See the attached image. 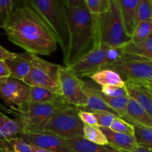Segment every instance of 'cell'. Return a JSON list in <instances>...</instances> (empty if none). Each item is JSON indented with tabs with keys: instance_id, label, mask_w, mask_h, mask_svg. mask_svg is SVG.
Wrapping results in <instances>:
<instances>
[{
	"instance_id": "obj_1",
	"label": "cell",
	"mask_w": 152,
	"mask_h": 152,
	"mask_svg": "<svg viewBox=\"0 0 152 152\" xmlns=\"http://www.w3.org/2000/svg\"><path fill=\"white\" fill-rule=\"evenodd\" d=\"M3 29L8 39L31 54L49 56L58 43L50 28L27 4L13 10Z\"/></svg>"
},
{
	"instance_id": "obj_2",
	"label": "cell",
	"mask_w": 152,
	"mask_h": 152,
	"mask_svg": "<svg viewBox=\"0 0 152 152\" xmlns=\"http://www.w3.org/2000/svg\"><path fill=\"white\" fill-rule=\"evenodd\" d=\"M68 41L63 65L68 68L96 45L95 18L86 4L66 7Z\"/></svg>"
},
{
	"instance_id": "obj_3",
	"label": "cell",
	"mask_w": 152,
	"mask_h": 152,
	"mask_svg": "<svg viewBox=\"0 0 152 152\" xmlns=\"http://www.w3.org/2000/svg\"><path fill=\"white\" fill-rule=\"evenodd\" d=\"M94 16L96 45L105 43L111 47H124L130 42L132 37L126 32L117 0H109L108 10Z\"/></svg>"
},
{
	"instance_id": "obj_4",
	"label": "cell",
	"mask_w": 152,
	"mask_h": 152,
	"mask_svg": "<svg viewBox=\"0 0 152 152\" xmlns=\"http://www.w3.org/2000/svg\"><path fill=\"white\" fill-rule=\"evenodd\" d=\"M48 25L56 38L62 53L68 46V34L66 19V7L63 0H24Z\"/></svg>"
},
{
	"instance_id": "obj_5",
	"label": "cell",
	"mask_w": 152,
	"mask_h": 152,
	"mask_svg": "<svg viewBox=\"0 0 152 152\" xmlns=\"http://www.w3.org/2000/svg\"><path fill=\"white\" fill-rule=\"evenodd\" d=\"M71 107L73 106L69 104L27 102L22 107L12 111L22 124V132H42L45 125L55 114Z\"/></svg>"
},
{
	"instance_id": "obj_6",
	"label": "cell",
	"mask_w": 152,
	"mask_h": 152,
	"mask_svg": "<svg viewBox=\"0 0 152 152\" xmlns=\"http://www.w3.org/2000/svg\"><path fill=\"white\" fill-rule=\"evenodd\" d=\"M60 65L51 63L33 54L31 69L23 82L30 87H41L61 94L59 83ZM62 95V94H61Z\"/></svg>"
},
{
	"instance_id": "obj_7",
	"label": "cell",
	"mask_w": 152,
	"mask_h": 152,
	"mask_svg": "<svg viewBox=\"0 0 152 152\" xmlns=\"http://www.w3.org/2000/svg\"><path fill=\"white\" fill-rule=\"evenodd\" d=\"M84 123L80 120L78 109L71 107L55 114L44 126L42 132H50L65 140L83 137Z\"/></svg>"
},
{
	"instance_id": "obj_8",
	"label": "cell",
	"mask_w": 152,
	"mask_h": 152,
	"mask_svg": "<svg viewBox=\"0 0 152 152\" xmlns=\"http://www.w3.org/2000/svg\"><path fill=\"white\" fill-rule=\"evenodd\" d=\"M105 68L118 73L125 82L152 78V60L137 55L124 53L121 57Z\"/></svg>"
},
{
	"instance_id": "obj_9",
	"label": "cell",
	"mask_w": 152,
	"mask_h": 152,
	"mask_svg": "<svg viewBox=\"0 0 152 152\" xmlns=\"http://www.w3.org/2000/svg\"><path fill=\"white\" fill-rule=\"evenodd\" d=\"M59 83L61 94L68 104L79 108H86L87 97L84 91L85 82L65 66H60Z\"/></svg>"
},
{
	"instance_id": "obj_10",
	"label": "cell",
	"mask_w": 152,
	"mask_h": 152,
	"mask_svg": "<svg viewBox=\"0 0 152 152\" xmlns=\"http://www.w3.org/2000/svg\"><path fill=\"white\" fill-rule=\"evenodd\" d=\"M110 47L105 43L96 45L68 68L80 78L89 77L107 66V52Z\"/></svg>"
},
{
	"instance_id": "obj_11",
	"label": "cell",
	"mask_w": 152,
	"mask_h": 152,
	"mask_svg": "<svg viewBox=\"0 0 152 152\" xmlns=\"http://www.w3.org/2000/svg\"><path fill=\"white\" fill-rule=\"evenodd\" d=\"M30 86L22 80L11 77L0 79V99L11 111L28 102Z\"/></svg>"
},
{
	"instance_id": "obj_12",
	"label": "cell",
	"mask_w": 152,
	"mask_h": 152,
	"mask_svg": "<svg viewBox=\"0 0 152 152\" xmlns=\"http://www.w3.org/2000/svg\"><path fill=\"white\" fill-rule=\"evenodd\" d=\"M17 137L30 145L54 152H75L66 140L47 132H21Z\"/></svg>"
},
{
	"instance_id": "obj_13",
	"label": "cell",
	"mask_w": 152,
	"mask_h": 152,
	"mask_svg": "<svg viewBox=\"0 0 152 152\" xmlns=\"http://www.w3.org/2000/svg\"><path fill=\"white\" fill-rule=\"evenodd\" d=\"M10 71V77L23 81L30 72L33 63V54L30 53H17L16 57L5 61Z\"/></svg>"
},
{
	"instance_id": "obj_14",
	"label": "cell",
	"mask_w": 152,
	"mask_h": 152,
	"mask_svg": "<svg viewBox=\"0 0 152 152\" xmlns=\"http://www.w3.org/2000/svg\"><path fill=\"white\" fill-rule=\"evenodd\" d=\"M99 128L105 134L108 145L115 149L132 151L139 145L134 137L113 132L109 128Z\"/></svg>"
},
{
	"instance_id": "obj_15",
	"label": "cell",
	"mask_w": 152,
	"mask_h": 152,
	"mask_svg": "<svg viewBox=\"0 0 152 152\" xmlns=\"http://www.w3.org/2000/svg\"><path fill=\"white\" fill-rule=\"evenodd\" d=\"M126 114V121L130 124L140 125L152 128V116L132 97H129L128 101Z\"/></svg>"
},
{
	"instance_id": "obj_16",
	"label": "cell",
	"mask_w": 152,
	"mask_h": 152,
	"mask_svg": "<svg viewBox=\"0 0 152 152\" xmlns=\"http://www.w3.org/2000/svg\"><path fill=\"white\" fill-rule=\"evenodd\" d=\"M129 97L137 101L152 116V92L146 88L132 81L125 82Z\"/></svg>"
},
{
	"instance_id": "obj_17",
	"label": "cell",
	"mask_w": 152,
	"mask_h": 152,
	"mask_svg": "<svg viewBox=\"0 0 152 152\" xmlns=\"http://www.w3.org/2000/svg\"><path fill=\"white\" fill-rule=\"evenodd\" d=\"M84 91L86 92V97H87V105L86 108H83L82 109L88 110L91 112L105 111V112L111 113L119 117L118 114L103 100L102 96L99 94V89L94 88V87L88 86L85 82Z\"/></svg>"
},
{
	"instance_id": "obj_18",
	"label": "cell",
	"mask_w": 152,
	"mask_h": 152,
	"mask_svg": "<svg viewBox=\"0 0 152 152\" xmlns=\"http://www.w3.org/2000/svg\"><path fill=\"white\" fill-rule=\"evenodd\" d=\"M28 102L39 103L68 104L63 96L50 90L41 87H30ZM70 105V104H69Z\"/></svg>"
},
{
	"instance_id": "obj_19",
	"label": "cell",
	"mask_w": 152,
	"mask_h": 152,
	"mask_svg": "<svg viewBox=\"0 0 152 152\" xmlns=\"http://www.w3.org/2000/svg\"><path fill=\"white\" fill-rule=\"evenodd\" d=\"M128 35L132 37L134 30L135 15L140 0H117Z\"/></svg>"
},
{
	"instance_id": "obj_20",
	"label": "cell",
	"mask_w": 152,
	"mask_h": 152,
	"mask_svg": "<svg viewBox=\"0 0 152 152\" xmlns=\"http://www.w3.org/2000/svg\"><path fill=\"white\" fill-rule=\"evenodd\" d=\"M91 79L96 84L101 86H112L125 87L124 80L122 79L120 74L109 68H103L91 75Z\"/></svg>"
},
{
	"instance_id": "obj_21",
	"label": "cell",
	"mask_w": 152,
	"mask_h": 152,
	"mask_svg": "<svg viewBox=\"0 0 152 152\" xmlns=\"http://www.w3.org/2000/svg\"><path fill=\"white\" fill-rule=\"evenodd\" d=\"M22 132V124L16 117L10 118L0 111V140L17 137Z\"/></svg>"
},
{
	"instance_id": "obj_22",
	"label": "cell",
	"mask_w": 152,
	"mask_h": 152,
	"mask_svg": "<svg viewBox=\"0 0 152 152\" xmlns=\"http://www.w3.org/2000/svg\"><path fill=\"white\" fill-rule=\"evenodd\" d=\"M75 152H117L115 148L110 145H100L87 140L84 137L67 140Z\"/></svg>"
},
{
	"instance_id": "obj_23",
	"label": "cell",
	"mask_w": 152,
	"mask_h": 152,
	"mask_svg": "<svg viewBox=\"0 0 152 152\" xmlns=\"http://www.w3.org/2000/svg\"><path fill=\"white\" fill-rule=\"evenodd\" d=\"M124 53L137 55L152 60V33L148 38L137 43L132 42L124 46Z\"/></svg>"
},
{
	"instance_id": "obj_24",
	"label": "cell",
	"mask_w": 152,
	"mask_h": 152,
	"mask_svg": "<svg viewBox=\"0 0 152 152\" xmlns=\"http://www.w3.org/2000/svg\"><path fill=\"white\" fill-rule=\"evenodd\" d=\"M0 152H32L31 145L19 137L0 140Z\"/></svg>"
},
{
	"instance_id": "obj_25",
	"label": "cell",
	"mask_w": 152,
	"mask_h": 152,
	"mask_svg": "<svg viewBox=\"0 0 152 152\" xmlns=\"http://www.w3.org/2000/svg\"><path fill=\"white\" fill-rule=\"evenodd\" d=\"M99 94L102 96L103 100L118 114L119 117L126 121V120H127L126 108H127V104L129 96H121V97L108 96L103 94L100 91V90H99Z\"/></svg>"
},
{
	"instance_id": "obj_26",
	"label": "cell",
	"mask_w": 152,
	"mask_h": 152,
	"mask_svg": "<svg viewBox=\"0 0 152 152\" xmlns=\"http://www.w3.org/2000/svg\"><path fill=\"white\" fill-rule=\"evenodd\" d=\"M134 138L139 145L149 148L152 151V128L140 125H133Z\"/></svg>"
},
{
	"instance_id": "obj_27",
	"label": "cell",
	"mask_w": 152,
	"mask_h": 152,
	"mask_svg": "<svg viewBox=\"0 0 152 152\" xmlns=\"http://www.w3.org/2000/svg\"><path fill=\"white\" fill-rule=\"evenodd\" d=\"M83 137L87 140L100 145H108V141L103 132L98 126H89L84 124Z\"/></svg>"
},
{
	"instance_id": "obj_28",
	"label": "cell",
	"mask_w": 152,
	"mask_h": 152,
	"mask_svg": "<svg viewBox=\"0 0 152 152\" xmlns=\"http://www.w3.org/2000/svg\"><path fill=\"white\" fill-rule=\"evenodd\" d=\"M152 33V19L141 22L135 27L132 35L131 42L133 43L140 42L148 38Z\"/></svg>"
},
{
	"instance_id": "obj_29",
	"label": "cell",
	"mask_w": 152,
	"mask_h": 152,
	"mask_svg": "<svg viewBox=\"0 0 152 152\" xmlns=\"http://www.w3.org/2000/svg\"><path fill=\"white\" fill-rule=\"evenodd\" d=\"M152 19V0H140L135 15L134 28L141 22Z\"/></svg>"
},
{
	"instance_id": "obj_30",
	"label": "cell",
	"mask_w": 152,
	"mask_h": 152,
	"mask_svg": "<svg viewBox=\"0 0 152 152\" xmlns=\"http://www.w3.org/2000/svg\"><path fill=\"white\" fill-rule=\"evenodd\" d=\"M109 129L113 132H117V133L125 134L131 135L133 137L134 136V129L133 125L130 124L120 117H116L113 120Z\"/></svg>"
},
{
	"instance_id": "obj_31",
	"label": "cell",
	"mask_w": 152,
	"mask_h": 152,
	"mask_svg": "<svg viewBox=\"0 0 152 152\" xmlns=\"http://www.w3.org/2000/svg\"><path fill=\"white\" fill-rule=\"evenodd\" d=\"M14 0H0V28H4L13 13Z\"/></svg>"
},
{
	"instance_id": "obj_32",
	"label": "cell",
	"mask_w": 152,
	"mask_h": 152,
	"mask_svg": "<svg viewBox=\"0 0 152 152\" xmlns=\"http://www.w3.org/2000/svg\"><path fill=\"white\" fill-rule=\"evenodd\" d=\"M85 2L91 13L96 16L108 10L109 0H85Z\"/></svg>"
},
{
	"instance_id": "obj_33",
	"label": "cell",
	"mask_w": 152,
	"mask_h": 152,
	"mask_svg": "<svg viewBox=\"0 0 152 152\" xmlns=\"http://www.w3.org/2000/svg\"><path fill=\"white\" fill-rule=\"evenodd\" d=\"M100 91L103 94L108 96H114V97H121V96H129L127 90L125 87L120 86H102Z\"/></svg>"
},
{
	"instance_id": "obj_34",
	"label": "cell",
	"mask_w": 152,
	"mask_h": 152,
	"mask_svg": "<svg viewBox=\"0 0 152 152\" xmlns=\"http://www.w3.org/2000/svg\"><path fill=\"white\" fill-rule=\"evenodd\" d=\"M93 113L96 117L98 127L109 128L113 120L116 117H119L111 113L105 112V111H96Z\"/></svg>"
},
{
	"instance_id": "obj_35",
	"label": "cell",
	"mask_w": 152,
	"mask_h": 152,
	"mask_svg": "<svg viewBox=\"0 0 152 152\" xmlns=\"http://www.w3.org/2000/svg\"><path fill=\"white\" fill-rule=\"evenodd\" d=\"M77 109H78L79 117L84 124L93 126H98L96 117L93 112L86 109H82V108H77Z\"/></svg>"
},
{
	"instance_id": "obj_36",
	"label": "cell",
	"mask_w": 152,
	"mask_h": 152,
	"mask_svg": "<svg viewBox=\"0 0 152 152\" xmlns=\"http://www.w3.org/2000/svg\"><path fill=\"white\" fill-rule=\"evenodd\" d=\"M17 53H13L4 48L0 45V61H7L14 59Z\"/></svg>"
},
{
	"instance_id": "obj_37",
	"label": "cell",
	"mask_w": 152,
	"mask_h": 152,
	"mask_svg": "<svg viewBox=\"0 0 152 152\" xmlns=\"http://www.w3.org/2000/svg\"><path fill=\"white\" fill-rule=\"evenodd\" d=\"M63 1L66 7H80L86 4L85 0H63Z\"/></svg>"
},
{
	"instance_id": "obj_38",
	"label": "cell",
	"mask_w": 152,
	"mask_h": 152,
	"mask_svg": "<svg viewBox=\"0 0 152 152\" xmlns=\"http://www.w3.org/2000/svg\"><path fill=\"white\" fill-rule=\"evenodd\" d=\"M10 71L5 63V61H0V79L10 77Z\"/></svg>"
},
{
	"instance_id": "obj_39",
	"label": "cell",
	"mask_w": 152,
	"mask_h": 152,
	"mask_svg": "<svg viewBox=\"0 0 152 152\" xmlns=\"http://www.w3.org/2000/svg\"><path fill=\"white\" fill-rule=\"evenodd\" d=\"M117 152H152L151 150L149 148H145V147L142 146V145H138L135 149L132 150V151H126V150H119L116 149Z\"/></svg>"
},
{
	"instance_id": "obj_40",
	"label": "cell",
	"mask_w": 152,
	"mask_h": 152,
	"mask_svg": "<svg viewBox=\"0 0 152 152\" xmlns=\"http://www.w3.org/2000/svg\"><path fill=\"white\" fill-rule=\"evenodd\" d=\"M135 83L140 85V86H143V87L149 89V90H152V78L149 79V80H140V81H132Z\"/></svg>"
},
{
	"instance_id": "obj_41",
	"label": "cell",
	"mask_w": 152,
	"mask_h": 152,
	"mask_svg": "<svg viewBox=\"0 0 152 152\" xmlns=\"http://www.w3.org/2000/svg\"><path fill=\"white\" fill-rule=\"evenodd\" d=\"M31 147H32V152H54L47 149H44V148H39V147L35 146V145H31Z\"/></svg>"
},
{
	"instance_id": "obj_42",
	"label": "cell",
	"mask_w": 152,
	"mask_h": 152,
	"mask_svg": "<svg viewBox=\"0 0 152 152\" xmlns=\"http://www.w3.org/2000/svg\"><path fill=\"white\" fill-rule=\"evenodd\" d=\"M0 111H1V112H3L4 114V113H7V114H13V111H11V110L10 109V108H7V107L4 106V105H2V104L0 102Z\"/></svg>"
},
{
	"instance_id": "obj_43",
	"label": "cell",
	"mask_w": 152,
	"mask_h": 152,
	"mask_svg": "<svg viewBox=\"0 0 152 152\" xmlns=\"http://www.w3.org/2000/svg\"><path fill=\"white\" fill-rule=\"evenodd\" d=\"M148 90H149V89H148ZM150 91H151L152 92V90H150Z\"/></svg>"
}]
</instances>
